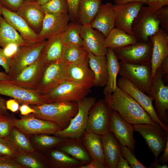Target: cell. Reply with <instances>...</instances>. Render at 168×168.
Segmentation results:
<instances>
[{
	"mask_svg": "<svg viewBox=\"0 0 168 168\" xmlns=\"http://www.w3.org/2000/svg\"><path fill=\"white\" fill-rule=\"evenodd\" d=\"M147 4L156 12L164 6L168 5V0H147Z\"/></svg>",
	"mask_w": 168,
	"mask_h": 168,
	"instance_id": "obj_49",
	"label": "cell"
},
{
	"mask_svg": "<svg viewBox=\"0 0 168 168\" xmlns=\"http://www.w3.org/2000/svg\"><path fill=\"white\" fill-rule=\"evenodd\" d=\"M160 25L156 12L143 5L133 21L132 31L137 42H146L159 30Z\"/></svg>",
	"mask_w": 168,
	"mask_h": 168,
	"instance_id": "obj_7",
	"label": "cell"
},
{
	"mask_svg": "<svg viewBox=\"0 0 168 168\" xmlns=\"http://www.w3.org/2000/svg\"><path fill=\"white\" fill-rule=\"evenodd\" d=\"M82 25L78 22H69L60 34L61 39L65 46L76 45L83 46L80 33Z\"/></svg>",
	"mask_w": 168,
	"mask_h": 168,
	"instance_id": "obj_36",
	"label": "cell"
},
{
	"mask_svg": "<svg viewBox=\"0 0 168 168\" xmlns=\"http://www.w3.org/2000/svg\"><path fill=\"white\" fill-rule=\"evenodd\" d=\"M101 3V0H79L78 22L82 25L90 24L95 19Z\"/></svg>",
	"mask_w": 168,
	"mask_h": 168,
	"instance_id": "obj_34",
	"label": "cell"
},
{
	"mask_svg": "<svg viewBox=\"0 0 168 168\" xmlns=\"http://www.w3.org/2000/svg\"><path fill=\"white\" fill-rule=\"evenodd\" d=\"M17 12L34 32L39 33L45 13L37 2L24 1Z\"/></svg>",
	"mask_w": 168,
	"mask_h": 168,
	"instance_id": "obj_23",
	"label": "cell"
},
{
	"mask_svg": "<svg viewBox=\"0 0 168 168\" xmlns=\"http://www.w3.org/2000/svg\"><path fill=\"white\" fill-rule=\"evenodd\" d=\"M19 47L16 44H11L2 48V52L7 57L11 59L17 52Z\"/></svg>",
	"mask_w": 168,
	"mask_h": 168,
	"instance_id": "obj_50",
	"label": "cell"
},
{
	"mask_svg": "<svg viewBox=\"0 0 168 168\" xmlns=\"http://www.w3.org/2000/svg\"><path fill=\"white\" fill-rule=\"evenodd\" d=\"M114 17L113 5L109 2L101 4L95 19L90 25L93 28L101 32L106 38L115 27Z\"/></svg>",
	"mask_w": 168,
	"mask_h": 168,
	"instance_id": "obj_25",
	"label": "cell"
},
{
	"mask_svg": "<svg viewBox=\"0 0 168 168\" xmlns=\"http://www.w3.org/2000/svg\"><path fill=\"white\" fill-rule=\"evenodd\" d=\"M45 14L68 13L66 0H51L41 5Z\"/></svg>",
	"mask_w": 168,
	"mask_h": 168,
	"instance_id": "obj_41",
	"label": "cell"
},
{
	"mask_svg": "<svg viewBox=\"0 0 168 168\" xmlns=\"http://www.w3.org/2000/svg\"><path fill=\"white\" fill-rule=\"evenodd\" d=\"M8 80V77L7 73L0 71V81Z\"/></svg>",
	"mask_w": 168,
	"mask_h": 168,
	"instance_id": "obj_60",
	"label": "cell"
},
{
	"mask_svg": "<svg viewBox=\"0 0 168 168\" xmlns=\"http://www.w3.org/2000/svg\"><path fill=\"white\" fill-rule=\"evenodd\" d=\"M119 63V74L129 80L144 93L151 96V64H134L121 61Z\"/></svg>",
	"mask_w": 168,
	"mask_h": 168,
	"instance_id": "obj_6",
	"label": "cell"
},
{
	"mask_svg": "<svg viewBox=\"0 0 168 168\" xmlns=\"http://www.w3.org/2000/svg\"><path fill=\"white\" fill-rule=\"evenodd\" d=\"M121 154L132 168H147L137 159L127 146L121 145Z\"/></svg>",
	"mask_w": 168,
	"mask_h": 168,
	"instance_id": "obj_43",
	"label": "cell"
},
{
	"mask_svg": "<svg viewBox=\"0 0 168 168\" xmlns=\"http://www.w3.org/2000/svg\"><path fill=\"white\" fill-rule=\"evenodd\" d=\"M20 103L14 99L6 101V106L7 110L12 112H15L19 110Z\"/></svg>",
	"mask_w": 168,
	"mask_h": 168,
	"instance_id": "obj_52",
	"label": "cell"
},
{
	"mask_svg": "<svg viewBox=\"0 0 168 168\" xmlns=\"http://www.w3.org/2000/svg\"><path fill=\"white\" fill-rule=\"evenodd\" d=\"M0 168H23L11 156H0Z\"/></svg>",
	"mask_w": 168,
	"mask_h": 168,
	"instance_id": "obj_47",
	"label": "cell"
},
{
	"mask_svg": "<svg viewBox=\"0 0 168 168\" xmlns=\"http://www.w3.org/2000/svg\"><path fill=\"white\" fill-rule=\"evenodd\" d=\"M152 49L151 37L146 42H137L123 47L113 49L118 60L131 64H151Z\"/></svg>",
	"mask_w": 168,
	"mask_h": 168,
	"instance_id": "obj_10",
	"label": "cell"
},
{
	"mask_svg": "<svg viewBox=\"0 0 168 168\" xmlns=\"http://www.w3.org/2000/svg\"><path fill=\"white\" fill-rule=\"evenodd\" d=\"M19 151L10 140L6 138H0V156H7L14 159Z\"/></svg>",
	"mask_w": 168,
	"mask_h": 168,
	"instance_id": "obj_42",
	"label": "cell"
},
{
	"mask_svg": "<svg viewBox=\"0 0 168 168\" xmlns=\"http://www.w3.org/2000/svg\"><path fill=\"white\" fill-rule=\"evenodd\" d=\"M38 0H24V1H30V2H37Z\"/></svg>",
	"mask_w": 168,
	"mask_h": 168,
	"instance_id": "obj_62",
	"label": "cell"
},
{
	"mask_svg": "<svg viewBox=\"0 0 168 168\" xmlns=\"http://www.w3.org/2000/svg\"><path fill=\"white\" fill-rule=\"evenodd\" d=\"M0 95L11 97L20 104L40 105L45 103L43 95L35 90L24 88L8 80L0 81Z\"/></svg>",
	"mask_w": 168,
	"mask_h": 168,
	"instance_id": "obj_14",
	"label": "cell"
},
{
	"mask_svg": "<svg viewBox=\"0 0 168 168\" xmlns=\"http://www.w3.org/2000/svg\"><path fill=\"white\" fill-rule=\"evenodd\" d=\"M58 146V149L84 165L89 163L91 160L89 154L80 143L79 140L69 139Z\"/></svg>",
	"mask_w": 168,
	"mask_h": 168,
	"instance_id": "obj_32",
	"label": "cell"
},
{
	"mask_svg": "<svg viewBox=\"0 0 168 168\" xmlns=\"http://www.w3.org/2000/svg\"><path fill=\"white\" fill-rule=\"evenodd\" d=\"M45 63L41 55L34 63L23 70L10 81L24 88L35 89L39 81Z\"/></svg>",
	"mask_w": 168,
	"mask_h": 168,
	"instance_id": "obj_19",
	"label": "cell"
},
{
	"mask_svg": "<svg viewBox=\"0 0 168 168\" xmlns=\"http://www.w3.org/2000/svg\"><path fill=\"white\" fill-rule=\"evenodd\" d=\"M6 138L11 141L19 151L29 153L35 152L34 147L26 134L14 127Z\"/></svg>",
	"mask_w": 168,
	"mask_h": 168,
	"instance_id": "obj_37",
	"label": "cell"
},
{
	"mask_svg": "<svg viewBox=\"0 0 168 168\" xmlns=\"http://www.w3.org/2000/svg\"><path fill=\"white\" fill-rule=\"evenodd\" d=\"M109 131L113 133L122 146H127L135 155L134 131L133 125L128 123L117 112L111 110Z\"/></svg>",
	"mask_w": 168,
	"mask_h": 168,
	"instance_id": "obj_16",
	"label": "cell"
},
{
	"mask_svg": "<svg viewBox=\"0 0 168 168\" xmlns=\"http://www.w3.org/2000/svg\"><path fill=\"white\" fill-rule=\"evenodd\" d=\"M168 72V60L165 59L157 69L152 78L151 96L155 101L154 108L160 120L168 125V86L162 77Z\"/></svg>",
	"mask_w": 168,
	"mask_h": 168,
	"instance_id": "obj_3",
	"label": "cell"
},
{
	"mask_svg": "<svg viewBox=\"0 0 168 168\" xmlns=\"http://www.w3.org/2000/svg\"><path fill=\"white\" fill-rule=\"evenodd\" d=\"M137 42L135 37L120 29L114 28L105 38L104 44L107 48L112 49L134 44Z\"/></svg>",
	"mask_w": 168,
	"mask_h": 168,
	"instance_id": "obj_31",
	"label": "cell"
},
{
	"mask_svg": "<svg viewBox=\"0 0 168 168\" xmlns=\"http://www.w3.org/2000/svg\"><path fill=\"white\" fill-rule=\"evenodd\" d=\"M101 139L106 168H116L121 154V145L109 131L101 136Z\"/></svg>",
	"mask_w": 168,
	"mask_h": 168,
	"instance_id": "obj_26",
	"label": "cell"
},
{
	"mask_svg": "<svg viewBox=\"0 0 168 168\" xmlns=\"http://www.w3.org/2000/svg\"><path fill=\"white\" fill-rule=\"evenodd\" d=\"M106 166L97 161L91 159L89 163L83 165L78 168H106Z\"/></svg>",
	"mask_w": 168,
	"mask_h": 168,
	"instance_id": "obj_53",
	"label": "cell"
},
{
	"mask_svg": "<svg viewBox=\"0 0 168 168\" xmlns=\"http://www.w3.org/2000/svg\"><path fill=\"white\" fill-rule=\"evenodd\" d=\"M106 57L108 80L103 91L105 95L111 94L115 91L117 86V77L120 67L119 62L113 49L108 48Z\"/></svg>",
	"mask_w": 168,
	"mask_h": 168,
	"instance_id": "obj_29",
	"label": "cell"
},
{
	"mask_svg": "<svg viewBox=\"0 0 168 168\" xmlns=\"http://www.w3.org/2000/svg\"><path fill=\"white\" fill-rule=\"evenodd\" d=\"M67 71L70 80L88 90L95 86L94 76L88 58L68 65Z\"/></svg>",
	"mask_w": 168,
	"mask_h": 168,
	"instance_id": "obj_22",
	"label": "cell"
},
{
	"mask_svg": "<svg viewBox=\"0 0 168 168\" xmlns=\"http://www.w3.org/2000/svg\"><path fill=\"white\" fill-rule=\"evenodd\" d=\"M163 152L162 156L159 159H157L158 162L161 165L166 164L168 161V142Z\"/></svg>",
	"mask_w": 168,
	"mask_h": 168,
	"instance_id": "obj_56",
	"label": "cell"
},
{
	"mask_svg": "<svg viewBox=\"0 0 168 168\" xmlns=\"http://www.w3.org/2000/svg\"><path fill=\"white\" fill-rule=\"evenodd\" d=\"M24 0H0V5L12 12H17Z\"/></svg>",
	"mask_w": 168,
	"mask_h": 168,
	"instance_id": "obj_48",
	"label": "cell"
},
{
	"mask_svg": "<svg viewBox=\"0 0 168 168\" xmlns=\"http://www.w3.org/2000/svg\"><path fill=\"white\" fill-rule=\"evenodd\" d=\"M34 153L19 151L14 159L23 168L46 167L45 163Z\"/></svg>",
	"mask_w": 168,
	"mask_h": 168,
	"instance_id": "obj_38",
	"label": "cell"
},
{
	"mask_svg": "<svg viewBox=\"0 0 168 168\" xmlns=\"http://www.w3.org/2000/svg\"><path fill=\"white\" fill-rule=\"evenodd\" d=\"M144 4L142 2H137L113 4L115 27L133 35L131 29L133 21Z\"/></svg>",
	"mask_w": 168,
	"mask_h": 168,
	"instance_id": "obj_17",
	"label": "cell"
},
{
	"mask_svg": "<svg viewBox=\"0 0 168 168\" xmlns=\"http://www.w3.org/2000/svg\"><path fill=\"white\" fill-rule=\"evenodd\" d=\"M89 66L95 77V86L97 87L105 86L108 80L106 56H97L88 52Z\"/></svg>",
	"mask_w": 168,
	"mask_h": 168,
	"instance_id": "obj_27",
	"label": "cell"
},
{
	"mask_svg": "<svg viewBox=\"0 0 168 168\" xmlns=\"http://www.w3.org/2000/svg\"><path fill=\"white\" fill-rule=\"evenodd\" d=\"M116 4H121L132 2H140L147 4V0H113Z\"/></svg>",
	"mask_w": 168,
	"mask_h": 168,
	"instance_id": "obj_58",
	"label": "cell"
},
{
	"mask_svg": "<svg viewBox=\"0 0 168 168\" xmlns=\"http://www.w3.org/2000/svg\"><path fill=\"white\" fill-rule=\"evenodd\" d=\"M133 126L134 131L138 132L144 139L155 160L157 159L168 142V131L156 121L154 124L141 123Z\"/></svg>",
	"mask_w": 168,
	"mask_h": 168,
	"instance_id": "obj_5",
	"label": "cell"
},
{
	"mask_svg": "<svg viewBox=\"0 0 168 168\" xmlns=\"http://www.w3.org/2000/svg\"><path fill=\"white\" fill-rule=\"evenodd\" d=\"M157 159L155 160L149 167L151 168H167L168 167L167 164L161 165L159 164L158 162Z\"/></svg>",
	"mask_w": 168,
	"mask_h": 168,
	"instance_id": "obj_59",
	"label": "cell"
},
{
	"mask_svg": "<svg viewBox=\"0 0 168 168\" xmlns=\"http://www.w3.org/2000/svg\"><path fill=\"white\" fill-rule=\"evenodd\" d=\"M49 163L54 167L59 168H78L84 165L58 149L52 150L49 152Z\"/></svg>",
	"mask_w": 168,
	"mask_h": 168,
	"instance_id": "obj_35",
	"label": "cell"
},
{
	"mask_svg": "<svg viewBox=\"0 0 168 168\" xmlns=\"http://www.w3.org/2000/svg\"><path fill=\"white\" fill-rule=\"evenodd\" d=\"M161 29L168 32V5L165 6L156 12Z\"/></svg>",
	"mask_w": 168,
	"mask_h": 168,
	"instance_id": "obj_45",
	"label": "cell"
},
{
	"mask_svg": "<svg viewBox=\"0 0 168 168\" xmlns=\"http://www.w3.org/2000/svg\"><path fill=\"white\" fill-rule=\"evenodd\" d=\"M14 117L11 114L0 119V138H7L14 127Z\"/></svg>",
	"mask_w": 168,
	"mask_h": 168,
	"instance_id": "obj_44",
	"label": "cell"
},
{
	"mask_svg": "<svg viewBox=\"0 0 168 168\" xmlns=\"http://www.w3.org/2000/svg\"><path fill=\"white\" fill-rule=\"evenodd\" d=\"M104 100L111 110L117 112L130 124L154 123L142 106L117 86L113 93L105 95Z\"/></svg>",
	"mask_w": 168,
	"mask_h": 168,
	"instance_id": "obj_1",
	"label": "cell"
},
{
	"mask_svg": "<svg viewBox=\"0 0 168 168\" xmlns=\"http://www.w3.org/2000/svg\"><path fill=\"white\" fill-rule=\"evenodd\" d=\"M21 119L14 118V127L26 135L53 134L62 130L53 122L36 118L29 115L21 116Z\"/></svg>",
	"mask_w": 168,
	"mask_h": 168,
	"instance_id": "obj_13",
	"label": "cell"
},
{
	"mask_svg": "<svg viewBox=\"0 0 168 168\" xmlns=\"http://www.w3.org/2000/svg\"><path fill=\"white\" fill-rule=\"evenodd\" d=\"M2 15L1 14V9L0 8V19L1 17H2Z\"/></svg>",
	"mask_w": 168,
	"mask_h": 168,
	"instance_id": "obj_63",
	"label": "cell"
},
{
	"mask_svg": "<svg viewBox=\"0 0 168 168\" xmlns=\"http://www.w3.org/2000/svg\"><path fill=\"white\" fill-rule=\"evenodd\" d=\"M19 110L20 114L23 116L27 115L35 112V110L29 105L25 104H21Z\"/></svg>",
	"mask_w": 168,
	"mask_h": 168,
	"instance_id": "obj_54",
	"label": "cell"
},
{
	"mask_svg": "<svg viewBox=\"0 0 168 168\" xmlns=\"http://www.w3.org/2000/svg\"><path fill=\"white\" fill-rule=\"evenodd\" d=\"M68 65L62 59L45 64L35 90L42 95L62 82L70 80L67 71Z\"/></svg>",
	"mask_w": 168,
	"mask_h": 168,
	"instance_id": "obj_8",
	"label": "cell"
},
{
	"mask_svg": "<svg viewBox=\"0 0 168 168\" xmlns=\"http://www.w3.org/2000/svg\"><path fill=\"white\" fill-rule=\"evenodd\" d=\"M32 139L34 143L38 147L46 149L57 146L69 138L51 136L47 134H38L34 135Z\"/></svg>",
	"mask_w": 168,
	"mask_h": 168,
	"instance_id": "obj_40",
	"label": "cell"
},
{
	"mask_svg": "<svg viewBox=\"0 0 168 168\" xmlns=\"http://www.w3.org/2000/svg\"><path fill=\"white\" fill-rule=\"evenodd\" d=\"M29 105L35 112L29 115L55 123L62 130L68 127L78 110L77 103L75 101H57Z\"/></svg>",
	"mask_w": 168,
	"mask_h": 168,
	"instance_id": "obj_2",
	"label": "cell"
},
{
	"mask_svg": "<svg viewBox=\"0 0 168 168\" xmlns=\"http://www.w3.org/2000/svg\"><path fill=\"white\" fill-rule=\"evenodd\" d=\"M78 110L66 128L58 131L53 134L63 138L79 140L83 136L87 126L89 112L96 102L93 97L86 96L77 101Z\"/></svg>",
	"mask_w": 168,
	"mask_h": 168,
	"instance_id": "obj_4",
	"label": "cell"
},
{
	"mask_svg": "<svg viewBox=\"0 0 168 168\" xmlns=\"http://www.w3.org/2000/svg\"><path fill=\"white\" fill-rule=\"evenodd\" d=\"M117 86L133 98L149 114L153 121L158 122L168 131V125L163 124L156 115L152 104L154 99L152 97L144 93L131 81L122 77L117 81Z\"/></svg>",
	"mask_w": 168,
	"mask_h": 168,
	"instance_id": "obj_15",
	"label": "cell"
},
{
	"mask_svg": "<svg viewBox=\"0 0 168 168\" xmlns=\"http://www.w3.org/2000/svg\"><path fill=\"white\" fill-rule=\"evenodd\" d=\"M88 52L83 46H66L62 60L68 65L88 58Z\"/></svg>",
	"mask_w": 168,
	"mask_h": 168,
	"instance_id": "obj_39",
	"label": "cell"
},
{
	"mask_svg": "<svg viewBox=\"0 0 168 168\" xmlns=\"http://www.w3.org/2000/svg\"><path fill=\"white\" fill-rule=\"evenodd\" d=\"M90 90L68 80L42 94L45 103L57 101H75L86 97Z\"/></svg>",
	"mask_w": 168,
	"mask_h": 168,
	"instance_id": "obj_11",
	"label": "cell"
},
{
	"mask_svg": "<svg viewBox=\"0 0 168 168\" xmlns=\"http://www.w3.org/2000/svg\"><path fill=\"white\" fill-rule=\"evenodd\" d=\"M82 137V143L91 159L96 160L105 166L101 136L85 132Z\"/></svg>",
	"mask_w": 168,
	"mask_h": 168,
	"instance_id": "obj_30",
	"label": "cell"
},
{
	"mask_svg": "<svg viewBox=\"0 0 168 168\" xmlns=\"http://www.w3.org/2000/svg\"><path fill=\"white\" fill-rule=\"evenodd\" d=\"M11 59L7 57L3 54L2 49L0 48V65L4 69L8 74L10 71Z\"/></svg>",
	"mask_w": 168,
	"mask_h": 168,
	"instance_id": "obj_51",
	"label": "cell"
},
{
	"mask_svg": "<svg viewBox=\"0 0 168 168\" xmlns=\"http://www.w3.org/2000/svg\"><path fill=\"white\" fill-rule=\"evenodd\" d=\"M6 101L0 95V119L6 117L10 114L6 106Z\"/></svg>",
	"mask_w": 168,
	"mask_h": 168,
	"instance_id": "obj_55",
	"label": "cell"
},
{
	"mask_svg": "<svg viewBox=\"0 0 168 168\" xmlns=\"http://www.w3.org/2000/svg\"><path fill=\"white\" fill-rule=\"evenodd\" d=\"M0 8L3 18L19 32L22 39L28 44L43 41L17 12L10 11L1 5Z\"/></svg>",
	"mask_w": 168,
	"mask_h": 168,
	"instance_id": "obj_20",
	"label": "cell"
},
{
	"mask_svg": "<svg viewBox=\"0 0 168 168\" xmlns=\"http://www.w3.org/2000/svg\"><path fill=\"white\" fill-rule=\"evenodd\" d=\"M116 168H131L128 162L122 154L120 155Z\"/></svg>",
	"mask_w": 168,
	"mask_h": 168,
	"instance_id": "obj_57",
	"label": "cell"
},
{
	"mask_svg": "<svg viewBox=\"0 0 168 168\" xmlns=\"http://www.w3.org/2000/svg\"><path fill=\"white\" fill-rule=\"evenodd\" d=\"M65 47L60 34L47 40L41 53L45 64L62 59Z\"/></svg>",
	"mask_w": 168,
	"mask_h": 168,
	"instance_id": "obj_28",
	"label": "cell"
},
{
	"mask_svg": "<svg viewBox=\"0 0 168 168\" xmlns=\"http://www.w3.org/2000/svg\"><path fill=\"white\" fill-rule=\"evenodd\" d=\"M151 37L152 43L151 60L152 79L162 61L168 57V33L160 28Z\"/></svg>",
	"mask_w": 168,
	"mask_h": 168,
	"instance_id": "obj_24",
	"label": "cell"
},
{
	"mask_svg": "<svg viewBox=\"0 0 168 168\" xmlns=\"http://www.w3.org/2000/svg\"><path fill=\"white\" fill-rule=\"evenodd\" d=\"M46 40L19 47L11 58L8 80L15 77L25 68L35 61L40 57Z\"/></svg>",
	"mask_w": 168,
	"mask_h": 168,
	"instance_id": "obj_9",
	"label": "cell"
},
{
	"mask_svg": "<svg viewBox=\"0 0 168 168\" xmlns=\"http://www.w3.org/2000/svg\"><path fill=\"white\" fill-rule=\"evenodd\" d=\"M70 21L68 13L45 14L42 27L38 35L43 41L60 34Z\"/></svg>",
	"mask_w": 168,
	"mask_h": 168,
	"instance_id": "obj_21",
	"label": "cell"
},
{
	"mask_svg": "<svg viewBox=\"0 0 168 168\" xmlns=\"http://www.w3.org/2000/svg\"><path fill=\"white\" fill-rule=\"evenodd\" d=\"M111 109L104 100H99L90 109L85 132L102 136L109 131Z\"/></svg>",
	"mask_w": 168,
	"mask_h": 168,
	"instance_id": "obj_12",
	"label": "cell"
},
{
	"mask_svg": "<svg viewBox=\"0 0 168 168\" xmlns=\"http://www.w3.org/2000/svg\"><path fill=\"white\" fill-rule=\"evenodd\" d=\"M11 44H16L19 47L28 44L18 32L2 16L0 19V46L3 48Z\"/></svg>",
	"mask_w": 168,
	"mask_h": 168,
	"instance_id": "obj_33",
	"label": "cell"
},
{
	"mask_svg": "<svg viewBox=\"0 0 168 168\" xmlns=\"http://www.w3.org/2000/svg\"><path fill=\"white\" fill-rule=\"evenodd\" d=\"M80 35L83 47L88 52L97 56L106 55L108 48L104 44L105 37L101 32L86 24L82 25Z\"/></svg>",
	"mask_w": 168,
	"mask_h": 168,
	"instance_id": "obj_18",
	"label": "cell"
},
{
	"mask_svg": "<svg viewBox=\"0 0 168 168\" xmlns=\"http://www.w3.org/2000/svg\"><path fill=\"white\" fill-rule=\"evenodd\" d=\"M50 0H38L37 2L39 5H42Z\"/></svg>",
	"mask_w": 168,
	"mask_h": 168,
	"instance_id": "obj_61",
	"label": "cell"
},
{
	"mask_svg": "<svg viewBox=\"0 0 168 168\" xmlns=\"http://www.w3.org/2000/svg\"><path fill=\"white\" fill-rule=\"evenodd\" d=\"M68 7V14L72 22L78 21V6L79 0H66Z\"/></svg>",
	"mask_w": 168,
	"mask_h": 168,
	"instance_id": "obj_46",
	"label": "cell"
},
{
	"mask_svg": "<svg viewBox=\"0 0 168 168\" xmlns=\"http://www.w3.org/2000/svg\"></svg>",
	"mask_w": 168,
	"mask_h": 168,
	"instance_id": "obj_64",
	"label": "cell"
}]
</instances>
